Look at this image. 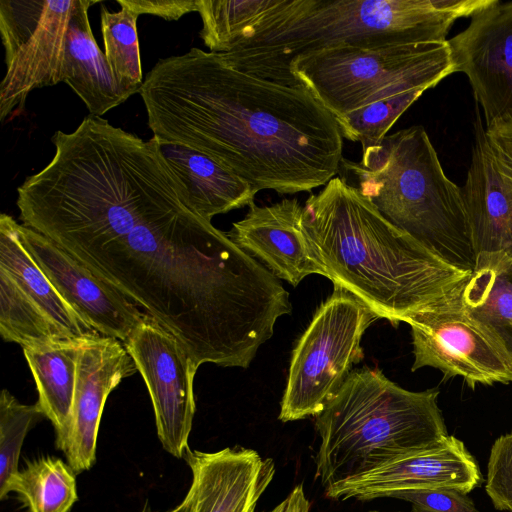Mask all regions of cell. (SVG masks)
<instances>
[{
  "label": "cell",
  "mask_w": 512,
  "mask_h": 512,
  "mask_svg": "<svg viewBox=\"0 0 512 512\" xmlns=\"http://www.w3.org/2000/svg\"><path fill=\"white\" fill-rule=\"evenodd\" d=\"M139 94L154 137L203 153L258 192H310L340 170V128L306 88L238 70L218 53L160 59Z\"/></svg>",
  "instance_id": "cell-1"
},
{
  "label": "cell",
  "mask_w": 512,
  "mask_h": 512,
  "mask_svg": "<svg viewBox=\"0 0 512 512\" xmlns=\"http://www.w3.org/2000/svg\"><path fill=\"white\" fill-rule=\"evenodd\" d=\"M302 224L327 278L394 326L460 299L472 274L393 226L340 177L306 199Z\"/></svg>",
  "instance_id": "cell-2"
},
{
  "label": "cell",
  "mask_w": 512,
  "mask_h": 512,
  "mask_svg": "<svg viewBox=\"0 0 512 512\" xmlns=\"http://www.w3.org/2000/svg\"><path fill=\"white\" fill-rule=\"evenodd\" d=\"M51 161L17 189L23 225L49 236L100 226L156 205L182 202L186 191L158 140L144 141L88 115L72 132L56 131Z\"/></svg>",
  "instance_id": "cell-3"
},
{
  "label": "cell",
  "mask_w": 512,
  "mask_h": 512,
  "mask_svg": "<svg viewBox=\"0 0 512 512\" xmlns=\"http://www.w3.org/2000/svg\"><path fill=\"white\" fill-rule=\"evenodd\" d=\"M490 0H275L221 58L238 70L293 85L292 61L335 46L446 42L454 22Z\"/></svg>",
  "instance_id": "cell-4"
},
{
  "label": "cell",
  "mask_w": 512,
  "mask_h": 512,
  "mask_svg": "<svg viewBox=\"0 0 512 512\" xmlns=\"http://www.w3.org/2000/svg\"><path fill=\"white\" fill-rule=\"evenodd\" d=\"M439 391L406 390L378 368L352 370L315 419L316 477L326 489L398 458L431 448L449 434Z\"/></svg>",
  "instance_id": "cell-5"
},
{
  "label": "cell",
  "mask_w": 512,
  "mask_h": 512,
  "mask_svg": "<svg viewBox=\"0 0 512 512\" xmlns=\"http://www.w3.org/2000/svg\"><path fill=\"white\" fill-rule=\"evenodd\" d=\"M341 168L393 226L446 263L468 272L476 267L462 189L445 174L420 126H411L362 148L359 162Z\"/></svg>",
  "instance_id": "cell-6"
},
{
  "label": "cell",
  "mask_w": 512,
  "mask_h": 512,
  "mask_svg": "<svg viewBox=\"0 0 512 512\" xmlns=\"http://www.w3.org/2000/svg\"><path fill=\"white\" fill-rule=\"evenodd\" d=\"M289 73L337 119L386 97L426 91L455 67L447 41L401 42L309 52L292 61Z\"/></svg>",
  "instance_id": "cell-7"
},
{
  "label": "cell",
  "mask_w": 512,
  "mask_h": 512,
  "mask_svg": "<svg viewBox=\"0 0 512 512\" xmlns=\"http://www.w3.org/2000/svg\"><path fill=\"white\" fill-rule=\"evenodd\" d=\"M376 316L354 295L334 285L299 338L290 361L279 419L317 416L364 358L361 338Z\"/></svg>",
  "instance_id": "cell-8"
},
{
  "label": "cell",
  "mask_w": 512,
  "mask_h": 512,
  "mask_svg": "<svg viewBox=\"0 0 512 512\" xmlns=\"http://www.w3.org/2000/svg\"><path fill=\"white\" fill-rule=\"evenodd\" d=\"M78 0H1L0 34L6 71L0 120L25 106L37 88L62 82L67 31Z\"/></svg>",
  "instance_id": "cell-9"
},
{
  "label": "cell",
  "mask_w": 512,
  "mask_h": 512,
  "mask_svg": "<svg viewBox=\"0 0 512 512\" xmlns=\"http://www.w3.org/2000/svg\"><path fill=\"white\" fill-rule=\"evenodd\" d=\"M414 362L460 376L474 387L512 382V359L504 348L464 310L460 299L410 316Z\"/></svg>",
  "instance_id": "cell-10"
},
{
  "label": "cell",
  "mask_w": 512,
  "mask_h": 512,
  "mask_svg": "<svg viewBox=\"0 0 512 512\" xmlns=\"http://www.w3.org/2000/svg\"><path fill=\"white\" fill-rule=\"evenodd\" d=\"M123 343L146 383L162 447L176 458L185 457L198 367L177 339L149 315Z\"/></svg>",
  "instance_id": "cell-11"
},
{
  "label": "cell",
  "mask_w": 512,
  "mask_h": 512,
  "mask_svg": "<svg viewBox=\"0 0 512 512\" xmlns=\"http://www.w3.org/2000/svg\"><path fill=\"white\" fill-rule=\"evenodd\" d=\"M21 243L67 304L101 336L124 342L148 314L43 234L17 223Z\"/></svg>",
  "instance_id": "cell-12"
},
{
  "label": "cell",
  "mask_w": 512,
  "mask_h": 512,
  "mask_svg": "<svg viewBox=\"0 0 512 512\" xmlns=\"http://www.w3.org/2000/svg\"><path fill=\"white\" fill-rule=\"evenodd\" d=\"M470 18L447 43L488 125L512 113V1L490 0Z\"/></svg>",
  "instance_id": "cell-13"
},
{
  "label": "cell",
  "mask_w": 512,
  "mask_h": 512,
  "mask_svg": "<svg viewBox=\"0 0 512 512\" xmlns=\"http://www.w3.org/2000/svg\"><path fill=\"white\" fill-rule=\"evenodd\" d=\"M482 481L478 464L464 443L448 435L431 448L333 484L325 494L334 500L366 501L406 490L450 488L469 493Z\"/></svg>",
  "instance_id": "cell-14"
},
{
  "label": "cell",
  "mask_w": 512,
  "mask_h": 512,
  "mask_svg": "<svg viewBox=\"0 0 512 512\" xmlns=\"http://www.w3.org/2000/svg\"><path fill=\"white\" fill-rule=\"evenodd\" d=\"M474 141L462 189L476 267L512 261V175L491 148L476 108Z\"/></svg>",
  "instance_id": "cell-15"
},
{
  "label": "cell",
  "mask_w": 512,
  "mask_h": 512,
  "mask_svg": "<svg viewBox=\"0 0 512 512\" xmlns=\"http://www.w3.org/2000/svg\"><path fill=\"white\" fill-rule=\"evenodd\" d=\"M137 371L124 343L99 336L83 344L78 365L72 412L66 434L56 444L76 474L96 460L98 430L109 394Z\"/></svg>",
  "instance_id": "cell-16"
},
{
  "label": "cell",
  "mask_w": 512,
  "mask_h": 512,
  "mask_svg": "<svg viewBox=\"0 0 512 512\" xmlns=\"http://www.w3.org/2000/svg\"><path fill=\"white\" fill-rule=\"evenodd\" d=\"M303 206L283 199L267 206H249L245 217L226 233L249 255L258 258L277 278L297 286L306 276L327 277L302 224Z\"/></svg>",
  "instance_id": "cell-17"
},
{
  "label": "cell",
  "mask_w": 512,
  "mask_h": 512,
  "mask_svg": "<svg viewBox=\"0 0 512 512\" xmlns=\"http://www.w3.org/2000/svg\"><path fill=\"white\" fill-rule=\"evenodd\" d=\"M184 458L192 474L191 512H255L276 472L271 458L243 447L189 449Z\"/></svg>",
  "instance_id": "cell-18"
},
{
  "label": "cell",
  "mask_w": 512,
  "mask_h": 512,
  "mask_svg": "<svg viewBox=\"0 0 512 512\" xmlns=\"http://www.w3.org/2000/svg\"><path fill=\"white\" fill-rule=\"evenodd\" d=\"M156 139L185 187L187 207L200 217L211 221L215 215L254 203L258 191L232 171L187 146Z\"/></svg>",
  "instance_id": "cell-19"
},
{
  "label": "cell",
  "mask_w": 512,
  "mask_h": 512,
  "mask_svg": "<svg viewBox=\"0 0 512 512\" xmlns=\"http://www.w3.org/2000/svg\"><path fill=\"white\" fill-rule=\"evenodd\" d=\"M95 3L78 0L67 31L62 82L82 99L90 115L101 117L129 96L117 84L93 36L88 10Z\"/></svg>",
  "instance_id": "cell-20"
},
{
  "label": "cell",
  "mask_w": 512,
  "mask_h": 512,
  "mask_svg": "<svg viewBox=\"0 0 512 512\" xmlns=\"http://www.w3.org/2000/svg\"><path fill=\"white\" fill-rule=\"evenodd\" d=\"M8 214L0 216V270L6 272L37 308L70 341H88L101 336L63 299L25 249Z\"/></svg>",
  "instance_id": "cell-21"
},
{
  "label": "cell",
  "mask_w": 512,
  "mask_h": 512,
  "mask_svg": "<svg viewBox=\"0 0 512 512\" xmlns=\"http://www.w3.org/2000/svg\"><path fill=\"white\" fill-rule=\"evenodd\" d=\"M86 341H62L23 348L38 391V401L55 430V444L66 434L73 407L77 365Z\"/></svg>",
  "instance_id": "cell-22"
},
{
  "label": "cell",
  "mask_w": 512,
  "mask_h": 512,
  "mask_svg": "<svg viewBox=\"0 0 512 512\" xmlns=\"http://www.w3.org/2000/svg\"><path fill=\"white\" fill-rule=\"evenodd\" d=\"M461 304L512 359V261L475 269Z\"/></svg>",
  "instance_id": "cell-23"
},
{
  "label": "cell",
  "mask_w": 512,
  "mask_h": 512,
  "mask_svg": "<svg viewBox=\"0 0 512 512\" xmlns=\"http://www.w3.org/2000/svg\"><path fill=\"white\" fill-rule=\"evenodd\" d=\"M12 492L28 512H70L78 500L76 473L60 458L38 457L11 479L6 494Z\"/></svg>",
  "instance_id": "cell-24"
},
{
  "label": "cell",
  "mask_w": 512,
  "mask_h": 512,
  "mask_svg": "<svg viewBox=\"0 0 512 512\" xmlns=\"http://www.w3.org/2000/svg\"><path fill=\"white\" fill-rule=\"evenodd\" d=\"M0 334L7 342L26 347L52 345L65 339L26 296L17 283L0 270Z\"/></svg>",
  "instance_id": "cell-25"
},
{
  "label": "cell",
  "mask_w": 512,
  "mask_h": 512,
  "mask_svg": "<svg viewBox=\"0 0 512 512\" xmlns=\"http://www.w3.org/2000/svg\"><path fill=\"white\" fill-rule=\"evenodd\" d=\"M101 32L105 56L113 77L129 97L143 85L137 19L135 12L121 7L111 12L101 6Z\"/></svg>",
  "instance_id": "cell-26"
},
{
  "label": "cell",
  "mask_w": 512,
  "mask_h": 512,
  "mask_svg": "<svg viewBox=\"0 0 512 512\" xmlns=\"http://www.w3.org/2000/svg\"><path fill=\"white\" fill-rule=\"evenodd\" d=\"M274 3L275 0H197L202 20L200 37L210 52L226 53Z\"/></svg>",
  "instance_id": "cell-27"
},
{
  "label": "cell",
  "mask_w": 512,
  "mask_h": 512,
  "mask_svg": "<svg viewBox=\"0 0 512 512\" xmlns=\"http://www.w3.org/2000/svg\"><path fill=\"white\" fill-rule=\"evenodd\" d=\"M44 417L37 402L22 404L7 389L1 391L0 499L7 497L8 485L19 471V458L28 432Z\"/></svg>",
  "instance_id": "cell-28"
},
{
  "label": "cell",
  "mask_w": 512,
  "mask_h": 512,
  "mask_svg": "<svg viewBox=\"0 0 512 512\" xmlns=\"http://www.w3.org/2000/svg\"><path fill=\"white\" fill-rule=\"evenodd\" d=\"M416 89L386 97L336 119L342 137L363 147L380 143L397 119L424 93Z\"/></svg>",
  "instance_id": "cell-29"
},
{
  "label": "cell",
  "mask_w": 512,
  "mask_h": 512,
  "mask_svg": "<svg viewBox=\"0 0 512 512\" xmlns=\"http://www.w3.org/2000/svg\"><path fill=\"white\" fill-rule=\"evenodd\" d=\"M485 490L496 509L512 512V432L491 447Z\"/></svg>",
  "instance_id": "cell-30"
},
{
  "label": "cell",
  "mask_w": 512,
  "mask_h": 512,
  "mask_svg": "<svg viewBox=\"0 0 512 512\" xmlns=\"http://www.w3.org/2000/svg\"><path fill=\"white\" fill-rule=\"evenodd\" d=\"M458 489L439 488L400 491L391 496L411 504V512H480L473 500Z\"/></svg>",
  "instance_id": "cell-31"
},
{
  "label": "cell",
  "mask_w": 512,
  "mask_h": 512,
  "mask_svg": "<svg viewBox=\"0 0 512 512\" xmlns=\"http://www.w3.org/2000/svg\"><path fill=\"white\" fill-rule=\"evenodd\" d=\"M137 15L152 14L165 20H178L183 15L196 11L197 0H117Z\"/></svg>",
  "instance_id": "cell-32"
},
{
  "label": "cell",
  "mask_w": 512,
  "mask_h": 512,
  "mask_svg": "<svg viewBox=\"0 0 512 512\" xmlns=\"http://www.w3.org/2000/svg\"><path fill=\"white\" fill-rule=\"evenodd\" d=\"M485 133L491 148L512 175V113L485 125Z\"/></svg>",
  "instance_id": "cell-33"
},
{
  "label": "cell",
  "mask_w": 512,
  "mask_h": 512,
  "mask_svg": "<svg viewBox=\"0 0 512 512\" xmlns=\"http://www.w3.org/2000/svg\"><path fill=\"white\" fill-rule=\"evenodd\" d=\"M310 504L303 486H296L278 505L267 512H309Z\"/></svg>",
  "instance_id": "cell-34"
},
{
  "label": "cell",
  "mask_w": 512,
  "mask_h": 512,
  "mask_svg": "<svg viewBox=\"0 0 512 512\" xmlns=\"http://www.w3.org/2000/svg\"><path fill=\"white\" fill-rule=\"evenodd\" d=\"M373 512H379V511H373Z\"/></svg>",
  "instance_id": "cell-35"
}]
</instances>
